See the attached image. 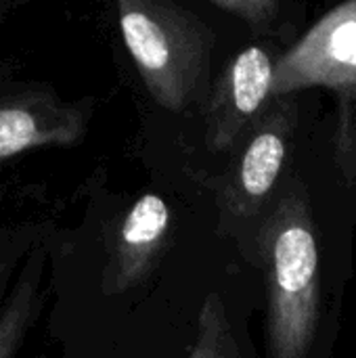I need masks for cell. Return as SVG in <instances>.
<instances>
[{
  "label": "cell",
  "mask_w": 356,
  "mask_h": 358,
  "mask_svg": "<svg viewBox=\"0 0 356 358\" xmlns=\"http://www.w3.org/2000/svg\"><path fill=\"white\" fill-rule=\"evenodd\" d=\"M36 313V268H25L0 310V358H15Z\"/></svg>",
  "instance_id": "ba28073f"
},
{
  "label": "cell",
  "mask_w": 356,
  "mask_h": 358,
  "mask_svg": "<svg viewBox=\"0 0 356 358\" xmlns=\"http://www.w3.org/2000/svg\"><path fill=\"white\" fill-rule=\"evenodd\" d=\"M118 13L124 44L151 99L168 111H183L208 78L210 27L172 2L122 0Z\"/></svg>",
  "instance_id": "7a4b0ae2"
},
{
  "label": "cell",
  "mask_w": 356,
  "mask_h": 358,
  "mask_svg": "<svg viewBox=\"0 0 356 358\" xmlns=\"http://www.w3.org/2000/svg\"><path fill=\"white\" fill-rule=\"evenodd\" d=\"M212 4L233 17H239L254 29H269L281 8L275 0H212Z\"/></svg>",
  "instance_id": "30bf717a"
},
{
  "label": "cell",
  "mask_w": 356,
  "mask_h": 358,
  "mask_svg": "<svg viewBox=\"0 0 356 358\" xmlns=\"http://www.w3.org/2000/svg\"><path fill=\"white\" fill-rule=\"evenodd\" d=\"M271 358H306L319 327V245L302 191H290L258 233Z\"/></svg>",
  "instance_id": "6da1fadb"
},
{
  "label": "cell",
  "mask_w": 356,
  "mask_h": 358,
  "mask_svg": "<svg viewBox=\"0 0 356 358\" xmlns=\"http://www.w3.org/2000/svg\"><path fill=\"white\" fill-rule=\"evenodd\" d=\"M88 111L48 92L0 99V162L38 147H67L82 141Z\"/></svg>",
  "instance_id": "8992f818"
},
{
  "label": "cell",
  "mask_w": 356,
  "mask_h": 358,
  "mask_svg": "<svg viewBox=\"0 0 356 358\" xmlns=\"http://www.w3.org/2000/svg\"><path fill=\"white\" fill-rule=\"evenodd\" d=\"M6 8H8V4H0V15H2V13H4Z\"/></svg>",
  "instance_id": "7c38bea8"
},
{
  "label": "cell",
  "mask_w": 356,
  "mask_h": 358,
  "mask_svg": "<svg viewBox=\"0 0 356 358\" xmlns=\"http://www.w3.org/2000/svg\"><path fill=\"white\" fill-rule=\"evenodd\" d=\"M294 126L296 105L287 101L277 103L258 120L225 191V203L235 216L256 214L271 195L283 170Z\"/></svg>",
  "instance_id": "5b68a950"
},
{
  "label": "cell",
  "mask_w": 356,
  "mask_h": 358,
  "mask_svg": "<svg viewBox=\"0 0 356 358\" xmlns=\"http://www.w3.org/2000/svg\"><path fill=\"white\" fill-rule=\"evenodd\" d=\"M4 279H6V264L0 262V294H2V289H4Z\"/></svg>",
  "instance_id": "8fae6325"
},
{
  "label": "cell",
  "mask_w": 356,
  "mask_h": 358,
  "mask_svg": "<svg viewBox=\"0 0 356 358\" xmlns=\"http://www.w3.org/2000/svg\"><path fill=\"white\" fill-rule=\"evenodd\" d=\"M189 358H239L229 315L218 294H210L199 310L197 338Z\"/></svg>",
  "instance_id": "9c48e42d"
},
{
  "label": "cell",
  "mask_w": 356,
  "mask_h": 358,
  "mask_svg": "<svg viewBox=\"0 0 356 358\" xmlns=\"http://www.w3.org/2000/svg\"><path fill=\"white\" fill-rule=\"evenodd\" d=\"M327 88L338 99L336 164L356 180V0L325 13L275 61L273 99L302 88Z\"/></svg>",
  "instance_id": "3957f363"
},
{
  "label": "cell",
  "mask_w": 356,
  "mask_h": 358,
  "mask_svg": "<svg viewBox=\"0 0 356 358\" xmlns=\"http://www.w3.org/2000/svg\"><path fill=\"white\" fill-rule=\"evenodd\" d=\"M275 61L262 46L243 48L216 80L206 105V134L214 151H229L273 99Z\"/></svg>",
  "instance_id": "277c9868"
},
{
  "label": "cell",
  "mask_w": 356,
  "mask_h": 358,
  "mask_svg": "<svg viewBox=\"0 0 356 358\" xmlns=\"http://www.w3.org/2000/svg\"><path fill=\"white\" fill-rule=\"evenodd\" d=\"M170 229V210L159 195L147 193L126 214L107 277V292L122 294L136 287L155 266Z\"/></svg>",
  "instance_id": "52a82bcc"
}]
</instances>
